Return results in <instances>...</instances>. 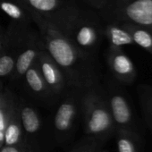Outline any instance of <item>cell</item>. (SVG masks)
<instances>
[{
	"mask_svg": "<svg viewBox=\"0 0 152 152\" xmlns=\"http://www.w3.org/2000/svg\"><path fill=\"white\" fill-rule=\"evenodd\" d=\"M27 9L38 28L45 49L62 70L68 88L86 90L97 84L98 72L94 58L83 56L56 27L34 11Z\"/></svg>",
	"mask_w": 152,
	"mask_h": 152,
	"instance_id": "1",
	"label": "cell"
},
{
	"mask_svg": "<svg viewBox=\"0 0 152 152\" xmlns=\"http://www.w3.org/2000/svg\"><path fill=\"white\" fill-rule=\"evenodd\" d=\"M81 112L85 139L105 147L115 133V126L109 110L106 91L95 84L83 91Z\"/></svg>",
	"mask_w": 152,
	"mask_h": 152,
	"instance_id": "2",
	"label": "cell"
},
{
	"mask_svg": "<svg viewBox=\"0 0 152 152\" xmlns=\"http://www.w3.org/2000/svg\"><path fill=\"white\" fill-rule=\"evenodd\" d=\"M64 35L83 56L94 58L104 37V27L95 14L80 10Z\"/></svg>",
	"mask_w": 152,
	"mask_h": 152,
	"instance_id": "3",
	"label": "cell"
},
{
	"mask_svg": "<svg viewBox=\"0 0 152 152\" xmlns=\"http://www.w3.org/2000/svg\"><path fill=\"white\" fill-rule=\"evenodd\" d=\"M101 11L107 22L131 23L152 31V0H110Z\"/></svg>",
	"mask_w": 152,
	"mask_h": 152,
	"instance_id": "4",
	"label": "cell"
},
{
	"mask_svg": "<svg viewBox=\"0 0 152 152\" xmlns=\"http://www.w3.org/2000/svg\"><path fill=\"white\" fill-rule=\"evenodd\" d=\"M106 94L115 129L131 133L142 143V133L124 91L117 84L110 83Z\"/></svg>",
	"mask_w": 152,
	"mask_h": 152,
	"instance_id": "5",
	"label": "cell"
},
{
	"mask_svg": "<svg viewBox=\"0 0 152 152\" xmlns=\"http://www.w3.org/2000/svg\"><path fill=\"white\" fill-rule=\"evenodd\" d=\"M41 15L65 34L69 25L78 15L80 8L66 0H17Z\"/></svg>",
	"mask_w": 152,
	"mask_h": 152,
	"instance_id": "6",
	"label": "cell"
},
{
	"mask_svg": "<svg viewBox=\"0 0 152 152\" xmlns=\"http://www.w3.org/2000/svg\"><path fill=\"white\" fill-rule=\"evenodd\" d=\"M67 90L53 119V130L57 142H64L72 135L81 111V99L84 90L77 88H67Z\"/></svg>",
	"mask_w": 152,
	"mask_h": 152,
	"instance_id": "7",
	"label": "cell"
},
{
	"mask_svg": "<svg viewBox=\"0 0 152 152\" xmlns=\"http://www.w3.org/2000/svg\"><path fill=\"white\" fill-rule=\"evenodd\" d=\"M32 30L30 28L23 34L13 75L15 79L23 77L25 72L36 61L39 54L44 48V44L39 31Z\"/></svg>",
	"mask_w": 152,
	"mask_h": 152,
	"instance_id": "8",
	"label": "cell"
},
{
	"mask_svg": "<svg viewBox=\"0 0 152 152\" xmlns=\"http://www.w3.org/2000/svg\"><path fill=\"white\" fill-rule=\"evenodd\" d=\"M35 63L54 97L63 94L67 90V82L62 70L52 59L45 48L39 54Z\"/></svg>",
	"mask_w": 152,
	"mask_h": 152,
	"instance_id": "9",
	"label": "cell"
},
{
	"mask_svg": "<svg viewBox=\"0 0 152 152\" xmlns=\"http://www.w3.org/2000/svg\"><path fill=\"white\" fill-rule=\"evenodd\" d=\"M107 62L111 73L117 82L124 85H131L135 82L137 77L135 65L122 48L109 46Z\"/></svg>",
	"mask_w": 152,
	"mask_h": 152,
	"instance_id": "10",
	"label": "cell"
},
{
	"mask_svg": "<svg viewBox=\"0 0 152 152\" xmlns=\"http://www.w3.org/2000/svg\"><path fill=\"white\" fill-rule=\"evenodd\" d=\"M27 30H21L12 24L9 25L7 31V39L6 47L0 53V78H7L14 75L23 37Z\"/></svg>",
	"mask_w": 152,
	"mask_h": 152,
	"instance_id": "11",
	"label": "cell"
},
{
	"mask_svg": "<svg viewBox=\"0 0 152 152\" xmlns=\"http://www.w3.org/2000/svg\"><path fill=\"white\" fill-rule=\"evenodd\" d=\"M0 11L11 19V24L21 30L31 28L32 17L27 7L17 0H0Z\"/></svg>",
	"mask_w": 152,
	"mask_h": 152,
	"instance_id": "12",
	"label": "cell"
},
{
	"mask_svg": "<svg viewBox=\"0 0 152 152\" xmlns=\"http://www.w3.org/2000/svg\"><path fill=\"white\" fill-rule=\"evenodd\" d=\"M18 112L24 133V140L37 139L42 127L38 111L32 106L18 101Z\"/></svg>",
	"mask_w": 152,
	"mask_h": 152,
	"instance_id": "13",
	"label": "cell"
},
{
	"mask_svg": "<svg viewBox=\"0 0 152 152\" xmlns=\"http://www.w3.org/2000/svg\"><path fill=\"white\" fill-rule=\"evenodd\" d=\"M23 78L27 88L37 98L41 99H50L54 97L40 74L35 62L25 72Z\"/></svg>",
	"mask_w": 152,
	"mask_h": 152,
	"instance_id": "14",
	"label": "cell"
},
{
	"mask_svg": "<svg viewBox=\"0 0 152 152\" xmlns=\"http://www.w3.org/2000/svg\"><path fill=\"white\" fill-rule=\"evenodd\" d=\"M104 26V37L109 42L110 47L122 48L123 46L133 45L134 41L130 32L118 22H107Z\"/></svg>",
	"mask_w": 152,
	"mask_h": 152,
	"instance_id": "15",
	"label": "cell"
},
{
	"mask_svg": "<svg viewBox=\"0 0 152 152\" xmlns=\"http://www.w3.org/2000/svg\"><path fill=\"white\" fill-rule=\"evenodd\" d=\"M5 134V145L14 146L23 143H26L24 140V133L21 123V119L18 112V104L17 108L12 114L9 118L7 126L4 130Z\"/></svg>",
	"mask_w": 152,
	"mask_h": 152,
	"instance_id": "16",
	"label": "cell"
},
{
	"mask_svg": "<svg viewBox=\"0 0 152 152\" xmlns=\"http://www.w3.org/2000/svg\"><path fill=\"white\" fill-rule=\"evenodd\" d=\"M137 95L143 121L152 134V85H139Z\"/></svg>",
	"mask_w": 152,
	"mask_h": 152,
	"instance_id": "17",
	"label": "cell"
},
{
	"mask_svg": "<svg viewBox=\"0 0 152 152\" xmlns=\"http://www.w3.org/2000/svg\"><path fill=\"white\" fill-rule=\"evenodd\" d=\"M121 23L132 35L134 44L140 46L152 55V31L131 23Z\"/></svg>",
	"mask_w": 152,
	"mask_h": 152,
	"instance_id": "18",
	"label": "cell"
},
{
	"mask_svg": "<svg viewBox=\"0 0 152 152\" xmlns=\"http://www.w3.org/2000/svg\"><path fill=\"white\" fill-rule=\"evenodd\" d=\"M18 101L15 95L7 89L0 93V130L4 131L12 114L17 108Z\"/></svg>",
	"mask_w": 152,
	"mask_h": 152,
	"instance_id": "19",
	"label": "cell"
},
{
	"mask_svg": "<svg viewBox=\"0 0 152 152\" xmlns=\"http://www.w3.org/2000/svg\"><path fill=\"white\" fill-rule=\"evenodd\" d=\"M115 136L118 152H140L141 142L131 133L125 131L116 130Z\"/></svg>",
	"mask_w": 152,
	"mask_h": 152,
	"instance_id": "20",
	"label": "cell"
},
{
	"mask_svg": "<svg viewBox=\"0 0 152 152\" xmlns=\"http://www.w3.org/2000/svg\"><path fill=\"white\" fill-rule=\"evenodd\" d=\"M104 148V146H101L85 139L82 144L75 147L70 152H106Z\"/></svg>",
	"mask_w": 152,
	"mask_h": 152,
	"instance_id": "21",
	"label": "cell"
},
{
	"mask_svg": "<svg viewBox=\"0 0 152 152\" xmlns=\"http://www.w3.org/2000/svg\"><path fill=\"white\" fill-rule=\"evenodd\" d=\"M0 152H35V151L26 143H23L14 146L4 145L2 148L0 149Z\"/></svg>",
	"mask_w": 152,
	"mask_h": 152,
	"instance_id": "22",
	"label": "cell"
},
{
	"mask_svg": "<svg viewBox=\"0 0 152 152\" xmlns=\"http://www.w3.org/2000/svg\"><path fill=\"white\" fill-rule=\"evenodd\" d=\"M90 7L98 10H103L110 2V0H84Z\"/></svg>",
	"mask_w": 152,
	"mask_h": 152,
	"instance_id": "23",
	"label": "cell"
},
{
	"mask_svg": "<svg viewBox=\"0 0 152 152\" xmlns=\"http://www.w3.org/2000/svg\"><path fill=\"white\" fill-rule=\"evenodd\" d=\"M7 31H3L1 29H0V53L3 51V49L6 47L7 44Z\"/></svg>",
	"mask_w": 152,
	"mask_h": 152,
	"instance_id": "24",
	"label": "cell"
},
{
	"mask_svg": "<svg viewBox=\"0 0 152 152\" xmlns=\"http://www.w3.org/2000/svg\"><path fill=\"white\" fill-rule=\"evenodd\" d=\"M0 143L5 145V134H4V131L2 130H0Z\"/></svg>",
	"mask_w": 152,
	"mask_h": 152,
	"instance_id": "25",
	"label": "cell"
},
{
	"mask_svg": "<svg viewBox=\"0 0 152 152\" xmlns=\"http://www.w3.org/2000/svg\"><path fill=\"white\" fill-rule=\"evenodd\" d=\"M3 89H4V87H3V84H2V82L0 81V93L2 92V91H3Z\"/></svg>",
	"mask_w": 152,
	"mask_h": 152,
	"instance_id": "26",
	"label": "cell"
},
{
	"mask_svg": "<svg viewBox=\"0 0 152 152\" xmlns=\"http://www.w3.org/2000/svg\"><path fill=\"white\" fill-rule=\"evenodd\" d=\"M4 146V144H2V143H0V149H1L2 148V147Z\"/></svg>",
	"mask_w": 152,
	"mask_h": 152,
	"instance_id": "27",
	"label": "cell"
}]
</instances>
